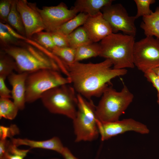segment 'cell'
Returning a JSON list of instances; mask_svg holds the SVG:
<instances>
[{
	"instance_id": "obj_19",
	"label": "cell",
	"mask_w": 159,
	"mask_h": 159,
	"mask_svg": "<svg viewBox=\"0 0 159 159\" xmlns=\"http://www.w3.org/2000/svg\"><path fill=\"white\" fill-rule=\"evenodd\" d=\"M89 16V15L87 14L80 13L60 26L54 32L68 35L80 26L83 25Z\"/></svg>"
},
{
	"instance_id": "obj_12",
	"label": "cell",
	"mask_w": 159,
	"mask_h": 159,
	"mask_svg": "<svg viewBox=\"0 0 159 159\" xmlns=\"http://www.w3.org/2000/svg\"><path fill=\"white\" fill-rule=\"evenodd\" d=\"M45 27L46 32L55 31L60 26L75 16L77 13L73 8L69 9L62 2L54 6L38 8Z\"/></svg>"
},
{
	"instance_id": "obj_26",
	"label": "cell",
	"mask_w": 159,
	"mask_h": 159,
	"mask_svg": "<svg viewBox=\"0 0 159 159\" xmlns=\"http://www.w3.org/2000/svg\"><path fill=\"white\" fill-rule=\"evenodd\" d=\"M29 151V150L19 149L11 141L6 152L0 159H24Z\"/></svg>"
},
{
	"instance_id": "obj_4",
	"label": "cell",
	"mask_w": 159,
	"mask_h": 159,
	"mask_svg": "<svg viewBox=\"0 0 159 159\" xmlns=\"http://www.w3.org/2000/svg\"><path fill=\"white\" fill-rule=\"evenodd\" d=\"M133 94L126 86L124 85L120 91L108 87L95 107V113L100 121L110 122L119 120L133 101Z\"/></svg>"
},
{
	"instance_id": "obj_10",
	"label": "cell",
	"mask_w": 159,
	"mask_h": 159,
	"mask_svg": "<svg viewBox=\"0 0 159 159\" xmlns=\"http://www.w3.org/2000/svg\"><path fill=\"white\" fill-rule=\"evenodd\" d=\"M97 124L101 140L103 141L129 131L142 134H148L149 132L146 125L132 118L110 122H102L97 119Z\"/></svg>"
},
{
	"instance_id": "obj_30",
	"label": "cell",
	"mask_w": 159,
	"mask_h": 159,
	"mask_svg": "<svg viewBox=\"0 0 159 159\" xmlns=\"http://www.w3.org/2000/svg\"><path fill=\"white\" fill-rule=\"evenodd\" d=\"M49 33L55 47H69L67 35L57 32Z\"/></svg>"
},
{
	"instance_id": "obj_9",
	"label": "cell",
	"mask_w": 159,
	"mask_h": 159,
	"mask_svg": "<svg viewBox=\"0 0 159 159\" xmlns=\"http://www.w3.org/2000/svg\"><path fill=\"white\" fill-rule=\"evenodd\" d=\"M103 17L108 22L112 33L119 31L124 34L135 37L137 29L135 16H129L125 8L120 4H111L101 10Z\"/></svg>"
},
{
	"instance_id": "obj_32",
	"label": "cell",
	"mask_w": 159,
	"mask_h": 159,
	"mask_svg": "<svg viewBox=\"0 0 159 159\" xmlns=\"http://www.w3.org/2000/svg\"><path fill=\"white\" fill-rule=\"evenodd\" d=\"M18 132V129L15 125H13L8 127L0 126V139H6L7 137H11L17 134Z\"/></svg>"
},
{
	"instance_id": "obj_2",
	"label": "cell",
	"mask_w": 159,
	"mask_h": 159,
	"mask_svg": "<svg viewBox=\"0 0 159 159\" xmlns=\"http://www.w3.org/2000/svg\"><path fill=\"white\" fill-rule=\"evenodd\" d=\"M22 41L18 45L1 49L14 60L18 73L29 74L44 69L61 71L56 57L51 52L37 44Z\"/></svg>"
},
{
	"instance_id": "obj_33",
	"label": "cell",
	"mask_w": 159,
	"mask_h": 159,
	"mask_svg": "<svg viewBox=\"0 0 159 159\" xmlns=\"http://www.w3.org/2000/svg\"><path fill=\"white\" fill-rule=\"evenodd\" d=\"M6 78L0 76V97L10 98H12L11 91L7 87L5 83Z\"/></svg>"
},
{
	"instance_id": "obj_7",
	"label": "cell",
	"mask_w": 159,
	"mask_h": 159,
	"mask_svg": "<svg viewBox=\"0 0 159 159\" xmlns=\"http://www.w3.org/2000/svg\"><path fill=\"white\" fill-rule=\"evenodd\" d=\"M75 92L73 87L64 85L46 91L40 99L51 113L63 115L73 120L77 110V100Z\"/></svg>"
},
{
	"instance_id": "obj_1",
	"label": "cell",
	"mask_w": 159,
	"mask_h": 159,
	"mask_svg": "<svg viewBox=\"0 0 159 159\" xmlns=\"http://www.w3.org/2000/svg\"><path fill=\"white\" fill-rule=\"evenodd\" d=\"M112 65L111 60L105 59L96 63L74 62L66 67L75 91L90 100L102 95L112 79L127 74L126 69H112Z\"/></svg>"
},
{
	"instance_id": "obj_13",
	"label": "cell",
	"mask_w": 159,
	"mask_h": 159,
	"mask_svg": "<svg viewBox=\"0 0 159 159\" xmlns=\"http://www.w3.org/2000/svg\"><path fill=\"white\" fill-rule=\"evenodd\" d=\"M92 42L101 41L112 33L111 26L100 12L88 17L83 26Z\"/></svg>"
},
{
	"instance_id": "obj_11",
	"label": "cell",
	"mask_w": 159,
	"mask_h": 159,
	"mask_svg": "<svg viewBox=\"0 0 159 159\" xmlns=\"http://www.w3.org/2000/svg\"><path fill=\"white\" fill-rule=\"evenodd\" d=\"M16 2L28 39H31L34 34L45 30V26L36 3L29 2L26 0H16Z\"/></svg>"
},
{
	"instance_id": "obj_29",
	"label": "cell",
	"mask_w": 159,
	"mask_h": 159,
	"mask_svg": "<svg viewBox=\"0 0 159 159\" xmlns=\"http://www.w3.org/2000/svg\"><path fill=\"white\" fill-rule=\"evenodd\" d=\"M13 0L0 1V21L7 23V19L10 13Z\"/></svg>"
},
{
	"instance_id": "obj_8",
	"label": "cell",
	"mask_w": 159,
	"mask_h": 159,
	"mask_svg": "<svg viewBox=\"0 0 159 159\" xmlns=\"http://www.w3.org/2000/svg\"><path fill=\"white\" fill-rule=\"evenodd\" d=\"M133 61L135 66L144 73L159 66V40L146 37L135 42Z\"/></svg>"
},
{
	"instance_id": "obj_24",
	"label": "cell",
	"mask_w": 159,
	"mask_h": 159,
	"mask_svg": "<svg viewBox=\"0 0 159 159\" xmlns=\"http://www.w3.org/2000/svg\"><path fill=\"white\" fill-rule=\"evenodd\" d=\"M14 60L9 55L1 49L0 52V76L6 78L16 70Z\"/></svg>"
},
{
	"instance_id": "obj_25",
	"label": "cell",
	"mask_w": 159,
	"mask_h": 159,
	"mask_svg": "<svg viewBox=\"0 0 159 159\" xmlns=\"http://www.w3.org/2000/svg\"><path fill=\"white\" fill-rule=\"evenodd\" d=\"M32 40L44 48L50 51L55 46L49 32L42 31L37 33L32 37Z\"/></svg>"
},
{
	"instance_id": "obj_21",
	"label": "cell",
	"mask_w": 159,
	"mask_h": 159,
	"mask_svg": "<svg viewBox=\"0 0 159 159\" xmlns=\"http://www.w3.org/2000/svg\"><path fill=\"white\" fill-rule=\"evenodd\" d=\"M7 23L20 34L26 37L25 29L21 15L16 7V0H13Z\"/></svg>"
},
{
	"instance_id": "obj_35",
	"label": "cell",
	"mask_w": 159,
	"mask_h": 159,
	"mask_svg": "<svg viewBox=\"0 0 159 159\" xmlns=\"http://www.w3.org/2000/svg\"><path fill=\"white\" fill-rule=\"evenodd\" d=\"M65 159H79L72 153L70 150L67 147H64L61 154Z\"/></svg>"
},
{
	"instance_id": "obj_36",
	"label": "cell",
	"mask_w": 159,
	"mask_h": 159,
	"mask_svg": "<svg viewBox=\"0 0 159 159\" xmlns=\"http://www.w3.org/2000/svg\"><path fill=\"white\" fill-rule=\"evenodd\" d=\"M152 70L159 77V66L154 68Z\"/></svg>"
},
{
	"instance_id": "obj_34",
	"label": "cell",
	"mask_w": 159,
	"mask_h": 159,
	"mask_svg": "<svg viewBox=\"0 0 159 159\" xmlns=\"http://www.w3.org/2000/svg\"><path fill=\"white\" fill-rule=\"evenodd\" d=\"M0 26L6 30L9 34L16 39L21 41H26L27 38L18 33L7 23L0 22Z\"/></svg>"
},
{
	"instance_id": "obj_27",
	"label": "cell",
	"mask_w": 159,
	"mask_h": 159,
	"mask_svg": "<svg viewBox=\"0 0 159 159\" xmlns=\"http://www.w3.org/2000/svg\"><path fill=\"white\" fill-rule=\"evenodd\" d=\"M136 5L137 11L135 16L136 19L140 16L150 14L153 12L150 8V5L154 3L155 0H135Z\"/></svg>"
},
{
	"instance_id": "obj_16",
	"label": "cell",
	"mask_w": 159,
	"mask_h": 159,
	"mask_svg": "<svg viewBox=\"0 0 159 159\" xmlns=\"http://www.w3.org/2000/svg\"><path fill=\"white\" fill-rule=\"evenodd\" d=\"M113 1L112 0H77L72 8L77 13H84L92 16L101 12L103 8L112 4Z\"/></svg>"
},
{
	"instance_id": "obj_3",
	"label": "cell",
	"mask_w": 159,
	"mask_h": 159,
	"mask_svg": "<svg viewBox=\"0 0 159 159\" xmlns=\"http://www.w3.org/2000/svg\"><path fill=\"white\" fill-rule=\"evenodd\" d=\"M135 40L133 36L112 33L101 41L100 56L111 60L114 69L133 68Z\"/></svg>"
},
{
	"instance_id": "obj_15",
	"label": "cell",
	"mask_w": 159,
	"mask_h": 159,
	"mask_svg": "<svg viewBox=\"0 0 159 159\" xmlns=\"http://www.w3.org/2000/svg\"><path fill=\"white\" fill-rule=\"evenodd\" d=\"M12 143L18 147L21 145L29 146L31 148H40L55 151L61 153L64 147L59 138L54 137L49 140L43 141H35L27 139L12 138Z\"/></svg>"
},
{
	"instance_id": "obj_20",
	"label": "cell",
	"mask_w": 159,
	"mask_h": 159,
	"mask_svg": "<svg viewBox=\"0 0 159 159\" xmlns=\"http://www.w3.org/2000/svg\"><path fill=\"white\" fill-rule=\"evenodd\" d=\"M101 47L100 44L92 43L76 49L75 62L100 56Z\"/></svg>"
},
{
	"instance_id": "obj_23",
	"label": "cell",
	"mask_w": 159,
	"mask_h": 159,
	"mask_svg": "<svg viewBox=\"0 0 159 159\" xmlns=\"http://www.w3.org/2000/svg\"><path fill=\"white\" fill-rule=\"evenodd\" d=\"M50 52L59 59L66 67L67 65L75 62L76 49L69 47H55Z\"/></svg>"
},
{
	"instance_id": "obj_5",
	"label": "cell",
	"mask_w": 159,
	"mask_h": 159,
	"mask_svg": "<svg viewBox=\"0 0 159 159\" xmlns=\"http://www.w3.org/2000/svg\"><path fill=\"white\" fill-rule=\"evenodd\" d=\"M77 110L73 120L75 141H91L99 135L97 124L95 107L91 100L87 101L79 94L77 95Z\"/></svg>"
},
{
	"instance_id": "obj_6",
	"label": "cell",
	"mask_w": 159,
	"mask_h": 159,
	"mask_svg": "<svg viewBox=\"0 0 159 159\" xmlns=\"http://www.w3.org/2000/svg\"><path fill=\"white\" fill-rule=\"evenodd\" d=\"M71 83L69 77H64L59 71L53 69H42L29 73L26 81V102L32 103L48 90Z\"/></svg>"
},
{
	"instance_id": "obj_17",
	"label": "cell",
	"mask_w": 159,
	"mask_h": 159,
	"mask_svg": "<svg viewBox=\"0 0 159 159\" xmlns=\"http://www.w3.org/2000/svg\"><path fill=\"white\" fill-rule=\"evenodd\" d=\"M140 26L146 37L155 36L159 40V6L154 12L143 17Z\"/></svg>"
},
{
	"instance_id": "obj_22",
	"label": "cell",
	"mask_w": 159,
	"mask_h": 159,
	"mask_svg": "<svg viewBox=\"0 0 159 159\" xmlns=\"http://www.w3.org/2000/svg\"><path fill=\"white\" fill-rule=\"evenodd\" d=\"M19 110L9 98L0 97V118L12 120L16 116Z\"/></svg>"
},
{
	"instance_id": "obj_18",
	"label": "cell",
	"mask_w": 159,
	"mask_h": 159,
	"mask_svg": "<svg viewBox=\"0 0 159 159\" xmlns=\"http://www.w3.org/2000/svg\"><path fill=\"white\" fill-rule=\"evenodd\" d=\"M69 47L76 49L92 43L85 29L83 26L78 28L67 35Z\"/></svg>"
},
{
	"instance_id": "obj_28",
	"label": "cell",
	"mask_w": 159,
	"mask_h": 159,
	"mask_svg": "<svg viewBox=\"0 0 159 159\" xmlns=\"http://www.w3.org/2000/svg\"><path fill=\"white\" fill-rule=\"evenodd\" d=\"M21 41L15 38L0 26V42L1 49L18 45Z\"/></svg>"
},
{
	"instance_id": "obj_31",
	"label": "cell",
	"mask_w": 159,
	"mask_h": 159,
	"mask_svg": "<svg viewBox=\"0 0 159 159\" xmlns=\"http://www.w3.org/2000/svg\"><path fill=\"white\" fill-rule=\"evenodd\" d=\"M144 76L148 81L152 83L157 92V102L159 105V77L152 70L144 73Z\"/></svg>"
},
{
	"instance_id": "obj_14",
	"label": "cell",
	"mask_w": 159,
	"mask_h": 159,
	"mask_svg": "<svg viewBox=\"0 0 159 159\" xmlns=\"http://www.w3.org/2000/svg\"><path fill=\"white\" fill-rule=\"evenodd\" d=\"M28 73L13 72L7 77L11 86V95L13 102L19 110H23L26 100V80Z\"/></svg>"
}]
</instances>
